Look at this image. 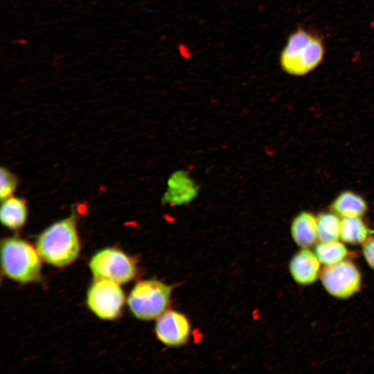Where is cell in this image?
<instances>
[{
	"label": "cell",
	"mask_w": 374,
	"mask_h": 374,
	"mask_svg": "<svg viewBox=\"0 0 374 374\" xmlns=\"http://www.w3.org/2000/svg\"><path fill=\"white\" fill-rule=\"evenodd\" d=\"M325 52L324 42L321 35L299 26L289 35L280 52V66L289 75L303 76L321 64Z\"/></svg>",
	"instance_id": "6da1fadb"
},
{
	"label": "cell",
	"mask_w": 374,
	"mask_h": 374,
	"mask_svg": "<svg viewBox=\"0 0 374 374\" xmlns=\"http://www.w3.org/2000/svg\"><path fill=\"white\" fill-rule=\"evenodd\" d=\"M36 249L40 258L50 265L64 267L73 262L80 249L75 214L46 229L37 240Z\"/></svg>",
	"instance_id": "7a4b0ae2"
},
{
	"label": "cell",
	"mask_w": 374,
	"mask_h": 374,
	"mask_svg": "<svg viewBox=\"0 0 374 374\" xmlns=\"http://www.w3.org/2000/svg\"><path fill=\"white\" fill-rule=\"evenodd\" d=\"M39 257L37 251L21 239L10 238L1 242L2 270L12 280L21 283L38 280L41 271Z\"/></svg>",
	"instance_id": "3957f363"
},
{
	"label": "cell",
	"mask_w": 374,
	"mask_h": 374,
	"mask_svg": "<svg viewBox=\"0 0 374 374\" xmlns=\"http://www.w3.org/2000/svg\"><path fill=\"white\" fill-rule=\"evenodd\" d=\"M172 287L157 280L137 283L130 292L127 303L139 319L150 321L159 318L169 306Z\"/></svg>",
	"instance_id": "277c9868"
},
{
	"label": "cell",
	"mask_w": 374,
	"mask_h": 374,
	"mask_svg": "<svg viewBox=\"0 0 374 374\" xmlns=\"http://www.w3.org/2000/svg\"><path fill=\"white\" fill-rule=\"evenodd\" d=\"M96 280L105 279L123 284L132 280L136 272L135 263L116 249H105L96 253L89 262Z\"/></svg>",
	"instance_id": "5b68a950"
},
{
	"label": "cell",
	"mask_w": 374,
	"mask_h": 374,
	"mask_svg": "<svg viewBox=\"0 0 374 374\" xmlns=\"http://www.w3.org/2000/svg\"><path fill=\"white\" fill-rule=\"evenodd\" d=\"M118 285L112 280L98 279L89 288L87 304L99 318L110 320L119 314L125 296Z\"/></svg>",
	"instance_id": "8992f818"
},
{
	"label": "cell",
	"mask_w": 374,
	"mask_h": 374,
	"mask_svg": "<svg viewBox=\"0 0 374 374\" xmlns=\"http://www.w3.org/2000/svg\"><path fill=\"white\" fill-rule=\"evenodd\" d=\"M321 279L328 292L342 299L354 294L361 285L359 271L349 260L326 265L321 272Z\"/></svg>",
	"instance_id": "52a82bcc"
},
{
	"label": "cell",
	"mask_w": 374,
	"mask_h": 374,
	"mask_svg": "<svg viewBox=\"0 0 374 374\" xmlns=\"http://www.w3.org/2000/svg\"><path fill=\"white\" fill-rule=\"evenodd\" d=\"M157 319L155 333L161 342L173 347L186 343L190 324L185 314L172 310H166Z\"/></svg>",
	"instance_id": "ba28073f"
},
{
	"label": "cell",
	"mask_w": 374,
	"mask_h": 374,
	"mask_svg": "<svg viewBox=\"0 0 374 374\" xmlns=\"http://www.w3.org/2000/svg\"><path fill=\"white\" fill-rule=\"evenodd\" d=\"M320 261L314 253L307 248L297 252L292 258L289 268L294 280L301 285L313 283L317 278Z\"/></svg>",
	"instance_id": "9c48e42d"
},
{
	"label": "cell",
	"mask_w": 374,
	"mask_h": 374,
	"mask_svg": "<svg viewBox=\"0 0 374 374\" xmlns=\"http://www.w3.org/2000/svg\"><path fill=\"white\" fill-rule=\"evenodd\" d=\"M294 241L303 248H308L316 242L317 237V217L303 211L298 214L291 224Z\"/></svg>",
	"instance_id": "30bf717a"
},
{
	"label": "cell",
	"mask_w": 374,
	"mask_h": 374,
	"mask_svg": "<svg viewBox=\"0 0 374 374\" xmlns=\"http://www.w3.org/2000/svg\"><path fill=\"white\" fill-rule=\"evenodd\" d=\"M1 201L0 219L2 224L12 230L21 228L27 219L26 201L13 195Z\"/></svg>",
	"instance_id": "8fae6325"
},
{
	"label": "cell",
	"mask_w": 374,
	"mask_h": 374,
	"mask_svg": "<svg viewBox=\"0 0 374 374\" xmlns=\"http://www.w3.org/2000/svg\"><path fill=\"white\" fill-rule=\"evenodd\" d=\"M367 204L358 194L346 190L341 193L331 204L330 210L343 217H362L367 211Z\"/></svg>",
	"instance_id": "7c38bea8"
},
{
	"label": "cell",
	"mask_w": 374,
	"mask_h": 374,
	"mask_svg": "<svg viewBox=\"0 0 374 374\" xmlns=\"http://www.w3.org/2000/svg\"><path fill=\"white\" fill-rule=\"evenodd\" d=\"M371 233L361 217H343L341 221L340 238L342 241L357 244L364 243Z\"/></svg>",
	"instance_id": "4fadbf2b"
},
{
	"label": "cell",
	"mask_w": 374,
	"mask_h": 374,
	"mask_svg": "<svg viewBox=\"0 0 374 374\" xmlns=\"http://www.w3.org/2000/svg\"><path fill=\"white\" fill-rule=\"evenodd\" d=\"M341 220L333 212H325L317 217V237L320 242L335 241L340 238Z\"/></svg>",
	"instance_id": "5bb4252c"
},
{
	"label": "cell",
	"mask_w": 374,
	"mask_h": 374,
	"mask_svg": "<svg viewBox=\"0 0 374 374\" xmlns=\"http://www.w3.org/2000/svg\"><path fill=\"white\" fill-rule=\"evenodd\" d=\"M314 251L320 262L326 265L340 262L348 255L346 247L337 240L320 242L316 245Z\"/></svg>",
	"instance_id": "9a60e30c"
},
{
	"label": "cell",
	"mask_w": 374,
	"mask_h": 374,
	"mask_svg": "<svg viewBox=\"0 0 374 374\" xmlns=\"http://www.w3.org/2000/svg\"><path fill=\"white\" fill-rule=\"evenodd\" d=\"M0 197L3 200L13 195L18 180L15 175L3 167L0 169Z\"/></svg>",
	"instance_id": "2e32d148"
},
{
	"label": "cell",
	"mask_w": 374,
	"mask_h": 374,
	"mask_svg": "<svg viewBox=\"0 0 374 374\" xmlns=\"http://www.w3.org/2000/svg\"><path fill=\"white\" fill-rule=\"evenodd\" d=\"M362 251L366 262L374 269V237H369L363 243Z\"/></svg>",
	"instance_id": "e0dca14e"
}]
</instances>
